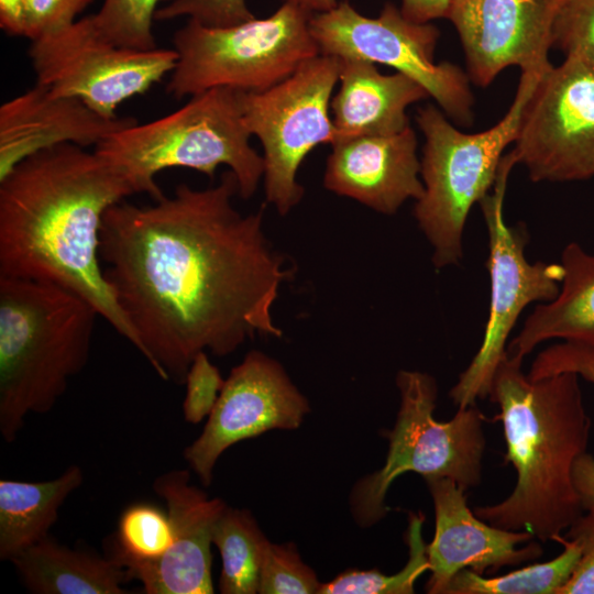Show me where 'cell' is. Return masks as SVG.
Listing matches in <instances>:
<instances>
[{
  "instance_id": "obj_27",
  "label": "cell",
  "mask_w": 594,
  "mask_h": 594,
  "mask_svg": "<svg viewBox=\"0 0 594 594\" xmlns=\"http://www.w3.org/2000/svg\"><path fill=\"white\" fill-rule=\"evenodd\" d=\"M175 532L167 510L151 503H134L120 515L109 554L119 564L153 562L172 547Z\"/></svg>"
},
{
  "instance_id": "obj_19",
  "label": "cell",
  "mask_w": 594,
  "mask_h": 594,
  "mask_svg": "<svg viewBox=\"0 0 594 594\" xmlns=\"http://www.w3.org/2000/svg\"><path fill=\"white\" fill-rule=\"evenodd\" d=\"M136 123L133 117H105L80 99L53 95L35 84L0 107V178L36 152L67 143L96 147Z\"/></svg>"
},
{
  "instance_id": "obj_16",
  "label": "cell",
  "mask_w": 594,
  "mask_h": 594,
  "mask_svg": "<svg viewBox=\"0 0 594 594\" xmlns=\"http://www.w3.org/2000/svg\"><path fill=\"white\" fill-rule=\"evenodd\" d=\"M425 482L436 522L433 539L427 544V593L444 594L463 569L485 575L541 557L542 547L529 542L535 539L531 534L497 528L479 518L468 505L466 491L451 479L431 476Z\"/></svg>"
},
{
  "instance_id": "obj_32",
  "label": "cell",
  "mask_w": 594,
  "mask_h": 594,
  "mask_svg": "<svg viewBox=\"0 0 594 594\" xmlns=\"http://www.w3.org/2000/svg\"><path fill=\"white\" fill-rule=\"evenodd\" d=\"M179 16L210 28L232 26L255 18L246 0H170L157 9L155 21Z\"/></svg>"
},
{
  "instance_id": "obj_36",
  "label": "cell",
  "mask_w": 594,
  "mask_h": 594,
  "mask_svg": "<svg viewBox=\"0 0 594 594\" xmlns=\"http://www.w3.org/2000/svg\"><path fill=\"white\" fill-rule=\"evenodd\" d=\"M573 481L583 510L594 512V455L585 452L574 463Z\"/></svg>"
},
{
  "instance_id": "obj_12",
  "label": "cell",
  "mask_w": 594,
  "mask_h": 594,
  "mask_svg": "<svg viewBox=\"0 0 594 594\" xmlns=\"http://www.w3.org/2000/svg\"><path fill=\"white\" fill-rule=\"evenodd\" d=\"M31 42L36 84L53 95L80 99L109 118L117 117L119 105L170 74L177 62L174 48L142 51L108 42L91 14Z\"/></svg>"
},
{
  "instance_id": "obj_30",
  "label": "cell",
  "mask_w": 594,
  "mask_h": 594,
  "mask_svg": "<svg viewBox=\"0 0 594 594\" xmlns=\"http://www.w3.org/2000/svg\"><path fill=\"white\" fill-rule=\"evenodd\" d=\"M553 46L594 69V0H563Z\"/></svg>"
},
{
  "instance_id": "obj_21",
  "label": "cell",
  "mask_w": 594,
  "mask_h": 594,
  "mask_svg": "<svg viewBox=\"0 0 594 594\" xmlns=\"http://www.w3.org/2000/svg\"><path fill=\"white\" fill-rule=\"evenodd\" d=\"M560 264L563 277L558 295L536 305L508 343V354L524 359L549 340L594 346V253L570 242Z\"/></svg>"
},
{
  "instance_id": "obj_39",
  "label": "cell",
  "mask_w": 594,
  "mask_h": 594,
  "mask_svg": "<svg viewBox=\"0 0 594 594\" xmlns=\"http://www.w3.org/2000/svg\"><path fill=\"white\" fill-rule=\"evenodd\" d=\"M284 3L295 6L310 14L323 13L334 9L338 0H283Z\"/></svg>"
},
{
  "instance_id": "obj_3",
  "label": "cell",
  "mask_w": 594,
  "mask_h": 594,
  "mask_svg": "<svg viewBox=\"0 0 594 594\" xmlns=\"http://www.w3.org/2000/svg\"><path fill=\"white\" fill-rule=\"evenodd\" d=\"M522 361L507 353L488 394L499 408L496 418L503 425L505 461L516 471L515 487L504 501L473 512L497 528L558 541L584 512L573 466L587 452L592 422L578 374L531 380Z\"/></svg>"
},
{
  "instance_id": "obj_14",
  "label": "cell",
  "mask_w": 594,
  "mask_h": 594,
  "mask_svg": "<svg viewBox=\"0 0 594 594\" xmlns=\"http://www.w3.org/2000/svg\"><path fill=\"white\" fill-rule=\"evenodd\" d=\"M310 411L307 398L279 362L253 350L234 366L201 433L184 450V459L202 485L231 446L266 431L297 429Z\"/></svg>"
},
{
  "instance_id": "obj_7",
  "label": "cell",
  "mask_w": 594,
  "mask_h": 594,
  "mask_svg": "<svg viewBox=\"0 0 594 594\" xmlns=\"http://www.w3.org/2000/svg\"><path fill=\"white\" fill-rule=\"evenodd\" d=\"M400 405L393 429L384 432L388 451L381 469L362 477L349 497L351 514L362 528L386 517L385 499L394 481L414 472L424 479L454 481L464 491L482 481L485 451V416L476 404L458 408L449 421L433 417L438 385L420 371L400 370L396 375Z\"/></svg>"
},
{
  "instance_id": "obj_10",
  "label": "cell",
  "mask_w": 594,
  "mask_h": 594,
  "mask_svg": "<svg viewBox=\"0 0 594 594\" xmlns=\"http://www.w3.org/2000/svg\"><path fill=\"white\" fill-rule=\"evenodd\" d=\"M339 74L340 58L320 54L271 88L243 92V122L264 151L266 200L282 216L305 194L297 182L305 157L319 144L334 142L329 108Z\"/></svg>"
},
{
  "instance_id": "obj_6",
  "label": "cell",
  "mask_w": 594,
  "mask_h": 594,
  "mask_svg": "<svg viewBox=\"0 0 594 594\" xmlns=\"http://www.w3.org/2000/svg\"><path fill=\"white\" fill-rule=\"evenodd\" d=\"M549 69L521 72L508 111L482 132L460 131L433 105L418 110L416 121L425 136L420 161L425 189L416 200L414 216L432 248L436 268L461 263L469 213L492 189L503 153L515 142L526 105Z\"/></svg>"
},
{
  "instance_id": "obj_4",
  "label": "cell",
  "mask_w": 594,
  "mask_h": 594,
  "mask_svg": "<svg viewBox=\"0 0 594 594\" xmlns=\"http://www.w3.org/2000/svg\"><path fill=\"white\" fill-rule=\"evenodd\" d=\"M97 310L51 283L0 277V433L15 441L30 414H47L86 365Z\"/></svg>"
},
{
  "instance_id": "obj_1",
  "label": "cell",
  "mask_w": 594,
  "mask_h": 594,
  "mask_svg": "<svg viewBox=\"0 0 594 594\" xmlns=\"http://www.w3.org/2000/svg\"><path fill=\"white\" fill-rule=\"evenodd\" d=\"M229 169L206 189L186 184L150 206L116 204L105 213L103 275L164 381L184 384L195 356L234 352L255 334L282 337L272 307L293 276L263 229L264 208L241 215Z\"/></svg>"
},
{
  "instance_id": "obj_18",
  "label": "cell",
  "mask_w": 594,
  "mask_h": 594,
  "mask_svg": "<svg viewBox=\"0 0 594 594\" xmlns=\"http://www.w3.org/2000/svg\"><path fill=\"white\" fill-rule=\"evenodd\" d=\"M327 160L323 186L364 206L394 215L424 194L417 138L411 127L380 135L336 141Z\"/></svg>"
},
{
  "instance_id": "obj_11",
  "label": "cell",
  "mask_w": 594,
  "mask_h": 594,
  "mask_svg": "<svg viewBox=\"0 0 594 594\" xmlns=\"http://www.w3.org/2000/svg\"><path fill=\"white\" fill-rule=\"evenodd\" d=\"M310 31L320 54L393 67L418 82L449 119L463 127L472 124L470 77L452 63L435 62L440 33L433 24L413 22L392 3L377 18L364 16L344 1L312 14Z\"/></svg>"
},
{
  "instance_id": "obj_17",
  "label": "cell",
  "mask_w": 594,
  "mask_h": 594,
  "mask_svg": "<svg viewBox=\"0 0 594 594\" xmlns=\"http://www.w3.org/2000/svg\"><path fill=\"white\" fill-rule=\"evenodd\" d=\"M154 493L165 502L174 526L169 550L153 562L122 565L130 581H138L146 594H210L213 528L227 508L219 497H209L190 483L188 470H172L153 482Z\"/></svg>"
},
{
  "instance_id": "obj_20",
  "label": "cell",
  "mask_w": 594,
  "mask_h": 594,
  "mask_svg": "<svg viewBox=\"0 0 594 594\" xmlns=\"http://www.w3.org/2000/svg\"><path fill=\"white\" fill-rule=\"evenodd\" d=\"M339 81L330 103L334 142L399 132L409 127L407 108L429 97L410 77L398 72L384 75L376 64L361 58H340Z\"/></svg>"
},
{
  "instance_id": "obj_35",
  "label": "cell",
  "mask_w": 594,
  "mask_h": 594,
  "mask_svg": "<svg viewBox=\"0 0 594 594\" xmlns=\"http://www.w3.org/2000/svg\"><path fill=\"white\" fill-rule=\"evenodd\" d=\"M565 538L578 543L581 557L558 594H594V512L582 514L568 528Z\"/></svg>"
},
{
  "instance_id": "obj_31",
  "label": "cell",
  "mask_w": 594,
  "mask_h": 594,
  "mask_svg": "<svg viewBox=\"0 0 594 594\" xmlns=\"http://www.w3.org/2000/svg\"><path fill=\"white\" fill-rule=\"evenodd\" d=\"M226 380L213 365L206 351L198 353L193 360L184 384L186 394L183 402L184 419L191 425L201 422L213 410Z\"/></svg>"
},
{
  "instance_id": "obj_38",
  "label": "cell",
  "mask_w": 594,
  "mask_h": 594,
  "mask_svg": "<svg viewBox=\"0 0 594 594\" xmlns=\"http://www.w3.org/2000/svg\"><path fill=\"white\" fill-rule=\"evenodd\" d=\"M0 26L14 36H25V0H0Z\"/></svg>"
},
{
  "instance_id": "obj_8",
  "label": "cell",
  "mask_w": 594,
  "mask_h": 594,
  "mask_svg": "<svg viewBox=\"0 0 594 594\" xmlns=\"http://www.w3.org/2000/svg\"><path fill=\"white\" fill-rule=\"evenodd\" d=\"M312 14L284 3L271 16L210 28L188 20L173 35L177 62L166 86L180 99L230 87L263 91L320 55L310 31Z\"/></svg>"
},
{
  "instance_id": "obj_29",
  "label": "cell",
  "mask_w": 594,
  "mask_h": 594,
  "mask_svg": "<svg viewBox=\"0 0 594 594\" xmlns=\"http://www.w3.org/2000/svg\"><path fill=\"white\" fill-rule=\"evenodd\" d=\"M321 583L293 543L267 541L261 564L260 594H318Z\"/></svg>"
},
{
  "instance_id": "obj_2",
  "label": "cell",
  "mask_w": 594,
  "mask_h": 594,
  "mask_svg": "<svg viewBox=\"0 0 594 594\" xmlns=\"http://www.w3.org/2000/svg\"><path fill=\"white\" fill-rule=\"evenodd\" d=\"M133 194L114 165L75 144L24 158L0 178V277L77 294L138 349L99 257L106 211Z\"/></svg>"
},
{
  "instance_id": "obj_28",
  "label": "cell",
  "mask_w": 594,
  "mask_h": 594,
  "mask_svg": "<svg viewBox=\"0 0 594 594\" xmlns=\"http://www.w3.org/2000/svg\"><path fill=\"white\" fill-rule=\"evenodd\" d=\"M170 0H103L91 14L94 25L108 42L132 50L156 48L153 22L160 3Z\"/></svg>"
},
{
  "instance_id": "obj_25",
  "label": "cell",
  "mask_w": 594,
  "mask_h": 594,
  "mask_svg": "<svg viewBox=\"0 0 594 594\" xmlns=\"http://www.w3.org/2000/svg\"><path fill=\"white\" fill-rule=\"evenodd\" d=\"M558 541L563 543V551L554 559L507 574L487 578L463 569L451 580L444 594H558L581 557L575 541L562 537Z\"/></svg>"
},
{
  "instance_id": "obj_26",
  "label": "cell",
  "mask_w": 594,
  "mask_h": 594,
  "mask_svg": "<svg viewBox=\"0 0 594 594\" xmlns=\"http://www.w3.org/2000/svg\"><path fill=\"white\" fill-rule=\"evenodd\" d=\"M421 513H409L406 535L409 559L396 574L386 575L378 570H348L329 582L321 583L318 594H413L417 579L429 571L427 544L422 539Z\"/></svg>"
},
{
  "instance_id": "obj_24",
  "label": "cell",
  "mask_w": 594,
  "mask_h": 594,
  "mask_svg": "<svg viewBox=\"0 0 594 594\" xmlns=\"http://www.w3.org/2000/svg\"><path fill=\"white\" fill-rule=\"evenodd\" d=\"M267 541L250 510L227 506L212 534V543L218 548L222 561L220 593H258L262 558Z\"/></svg>"
},
{
  "instance_id": "obj_23",
  "label": "cell",
  "mask_w": 594,
  "mask_h": 594,
  "mask_svg": "<svg viewBox=\"0 0 594 594\" xmlns=\"http://www.w3.org/2000/svg\"><path fill=\"white\" fill-rule=\"evenodd\" d=\"M82 481V470L76 464L53 480H0V559L11 562L48 537L62 505Z\"/></svg>"
},
{
  "instance_id": "obj_37",
  "label": "cell",
  "mask_w": 594,
  "mask_h": 594,
  "mask_svg": "<svg viewBox=\"0 0 594 594\" xmlns=\"http://www.w3.org/2000/svg\"><path fill=\"white\" fill-rule=\"evenodd\" d=\"M451 0H402L403 15L416 23H430L436 19L446 18Z\"/></svg>"
},
{
  "instance_id": "obj_5",
  "label": "cell",
  "mask_w": 594,
  "mask_h": 594,
  "mask_svg": "<svg viewBox=\"0 0 594 594\" xmlns=\"http://www.w3.org/2000/svg\"><path fill=\"white\" fill-rule=\"evenodd\" d=\"M243 92L217 87L194 95L165 117L111 134L95 152L128 178L135 194H146L154 201L164 197L155 182L161 170L186 167L213 177L220 165L229 166L239 196L249 199L265 166L243 122Z\"/></svg>"
},
{
  "instance_id": "obj_33",
  "label": "cell",
  "mask_w": 594,
  "mask_h": 594,
  "mask_svg": "<svg viewBox=\"0 0 594 594\" xmlns=\"http://www.w3.org/2000/svg\"><path fill=\"white\" fill-rule=\"evenodd\" d=\"M564 372L594 385V346L570 341L551 344L537 354L527 375L540 380Z\"/></svg>"
},
{
  "instance_id": "obj_22",
  "label": "cell",
  "mask_w": 594,
  "mask_h": 594,
  "mask_svg": "<svg viewBox=\"0 0 594 594\" xmlns=\"http://www.w3.org/2000/svg\"><path fill=\"white\" fill-rule=\"evenodd\" d=\"M23 586L35 594H124L125 569L110 556L72 549L46 537L16 556Z\"/></svg>"
},
{
  "instance_id": "obj_13",
  "label": "cell",
  "mask_w": 594,
  "mask_h": 594,
  "mask_svg": "<svg viewBox=\"0 0 594 594\" xmlns=\"http://www.w3.org/2000/svg\"><path fill=\"white\" fill-rule=\"evenodd\" d=\"M513 148L532 182L594 176V69L565 57L537 84Z\"/></svg>"
},
{
  "instance_id": "obj_34",
  "label": "cell",
  "mask_w": 594,
  "mask_h": 594,
  "mask_svg": "<svg viewBox=\"0 0 594 594\" xmlns=\"http://www.w3.org/2000/svg\"><path fill=\"white\" fill-rule=\"evenodd\" d=\"M92 0H25V37L31 41L66 28Z\"/></svg>"
},
{
  "instance_id": "obj_15",
  "label": "cell",
  "mask_w": 594,
  "mask_h": 594,
  "mask_svg": "<svg viewBox=\"0 0 594 594\" xmlns=\"http://www.w3.org/2000/svg\"><path fill=\"white\" fill-rule=\"evenodd\" d=\"M563 0H451L447 19L454 25L468 75L486 87L510 66L552 67L554 25Z\"/></svg>"
},
{
  "instance_id": "obj_9",
  "label": "cell",
  "mask_w": 594,
  "mask_h": 594,
  "mask_svg": "<svg viewBox=\"0 0 594 594\" xmlns=\"http://www.w3.org/2000/svg\"><path fill=\"white\" fill-rule=\"evenodd\" d=\"M518 164L512 150L502 158L496 180L479 202L488 237L485 267L490 276V307L481 345L450 391L458 408L488 397L494 374L507 354L509 334L530 304L552 300L560 290V263L529 262L525 255V226H509L504 217L508 178Z\"/></svg>"
}]
</instances>
